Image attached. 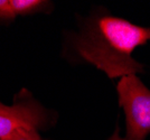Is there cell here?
Returning <instances> with one entry per match:
<instances>
[{
	"label": "cell",
	"mask_w": 150,
	"mask_h": 140,
	"mask_svg": "<svg viewBox=\"0 0 150 140\" xmlns=\"http://www.w3.org/2000/svg\"><path fill=\"white\" fill-rule=\"evenodd\" d=\"M16 18L10 0H0V23H11Z\"/></svg>",
	"instance_id": "6"
},
{
	"label": "cell",
	"mask_w": 150,
	"mask_h": 140,
	"mask_svg": "<svg viewBox=\"0 0 150 140\" xmlns=\"http://www.w3.org/2000/svg\"><path fill=\"white\" fill-rule=\"evenodd\" d=\"M109 140H123V138H120L119 134H118V130H115V132L113 134V136L110 137V139Z\"/></svg>",
	"instance_id": "7"
},
{
	"label": "cell",
	"mask_w": 150,
	"mask_h": 140,
	"mask_svg": "<svg viewBox=\"0 0 150 140\" xmlns=\"http://www.w3.org/2000/svg\"><path fill=\"white\" fill-rule=\"evenodd\" d=\"M125 117L123 140H146L150 134V90L137 75L121 77L117 85Z\"/></svg>",
	"instance_id": "2"
},
{
	"label": "cell",
	"mask_w": 150,
	"mask_h": 140,
	"mask_svg": "<svg viewBox=\"0 0 150 140\" xmlns=\"http://www.w3.org/2000/svg\"><path fill=\"white\" fill-rule=\"evenodd\" d=\"M48 122L47 110L35 101L28 92H20L11 105L0 102V140L6 139L19 129H44Z\"/></svg>",
	"instance_id": "3"
},
{
	"label": "cell",
	"mask_w": 150,
	"mask_h": 140,
	"mask_svg": "<svg viewBox=\"0 0 150 140\" xmlns=\"http://www.w3.org/2000/svg\"><path fill=\"white\" fill-rule=\"evenodd\" d=\"M148 42L150 27L109 13H93L72 37L71 51L77 61L93 65L110 78H121L144 72V65L132 53Z\"/></svg>",
	"instance_id": "1"
},
{
	"label": "cell",
	"mask_w": 150,
	"mask_h": 140,
	"mask_svg": "<svg viewBox=\"0 0 150 140\" xmlns=\"http://www.w3.org/2000/svg\"><path fill=\"white\" fill-rule=\"evenodd\" d=\"M4 140H44L36 129H19Z\"/></svg>",
	"instance_id": "5"
},
{
	"label": "cell",
	"mask_w": 150,
	"mask_h": 140,
	"mask_svg": "<svg viewBox=\"0 0 150 140\" xmlns=\"http://www.w3.org/2000/svg\"><path fill=\"white\" fill-rule=\"evenodd\" d=\"M10 2L16 17L42 13H47L53 8L52 2L45 0H10Z\"/></svg>",
	"instance_id": "4"
}]
</instances>
